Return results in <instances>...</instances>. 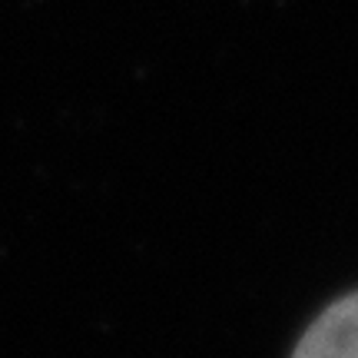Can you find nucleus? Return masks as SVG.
<instances>
[{
	"label": "nucleus",
	"instance_id": "1",
	"mask_svg": "<svg viewBox=\"0 0 358 358\" xmlns=\"http://www.w3.org/2000/svg\"><path fill=\"white\" fill-rule=\"evenodd\" d=\"M292 358H358V289L329 302L308 322Z\"/></svg>",
	"mask_w": 358,
	"mask_h": 358
}]
</instances>
